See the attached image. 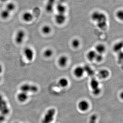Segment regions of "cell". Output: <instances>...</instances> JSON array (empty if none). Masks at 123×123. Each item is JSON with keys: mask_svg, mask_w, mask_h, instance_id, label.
Listing matches in <instances>:
<instances>
[{"mask_svg": "<svg viewBox=\"0 0 123 123\" xmlns=\"http://www.w3.org/2000/svg\"><path fill=\"white\" fill-rule=\"evenodd\" d=\"M56 113V111L55 108H49L44 113L42 119V123H52L55 119Z\"/></svg>", "mask_w": 123, "mask_h": 123, "instance_id": "obj_1", "label": "cell"}, {"mask_svg": "<svg viewBox=\"0 0 123 123\" xmlns=\"http://www.w3.org/2000/svg\"><path fill=\"white\" fill-rule=\"evenodd\" d=\"M10 112L8 103L2 95L0 94V112L4 115H7Z\"/></svg>", "mask_w": 123, "mask_h": 123, "instance_id": "obj_2", "label": "cell"}, {"mask_svg": "<svg viewBox=\"0 0 123 123\" xmlns=\"http://www.w3.org/2000/svg\"><path fill=\"white\" fill-rule=\"evenodd\" d=\"M20 91L29 94L35 93L38 91V88L35 85L29 84H25L20 86Z\"/></svg>", "mask_w": 123, "mask_h": 123, "instance_id": "obj_3", "label": "cell"}, {"mask_svg": "<svg viewBox=\"0 0 123 123\" xmlns=\"http://www.w3.org/2000/svg\"><path fill=\"white\" fill-rule=\"evenodd\" d=\"M91 20L97 23L106 21L107 17L105 13L98 11H94L91 15Z\"/></svg>", "mask_w": 123, "mask_h": 123, "instance_id": "obj_4", "label": "cell"}, {"mask_svg": "<svg viewBox=\"0 0 123 123\" xmlns=\"http://www.w3.org/2000/svg\"><path fill=\"white\" fill-rule=\"evenodd\" d=\"M23 53L24 56L28 61H32L34 58V51L30 47H27L24 49Z\"/></svg>", "mask_w": 123, "mask_h": 123, "instance_id": "obj_5", "label": "cell"}, {"mask_svg": "<svg viewBox=\"0 0 123 123\" xmlns=\"http://www.w3.org/2000/svg\"><path fill=\"white\" fill-rule=\"evenodd\" d=\"M25 37V33L24 30H20L16 33L15 41L18 44H21L23 42Z\"/></svg>", "mask_w": 123, "mask_h": 123, "instance_id": "obj_6", "label": "cell"}, {"mask_svg": "<svg viewBox=\"0 0 123 123\" xmlns=\"http://www.w3.org/2000/svg\"><path fill=\"white\" fill-rule=\"evenodd\" d=\"M77 106L78 109L80 111L85 112L88 111L89 108V104L86 100H82L78 102Z\"/></svg>", "mask_w": 123, "mask_h": 123, "instance_id": "obj_7", "label": "cell"}, {"mask_svg": "<svg viewBox=\"0 0 123 123\" xmlns=\"http://www.w3.org/2000/svg\"><path fill=\"white\" fill-rule=\"evenodd\" d=\"M17 98L20 103H24L29 99V94L26 92L20 91L17 94Z\"/></svg>", "mask_w": 123, "mask_h": 123, "instance_id": "obj_8", "label": "cell"}, {"mask_svg": "<svg viewBox=\"0 0 123 123\" xmlns=\"http://www.w3.org/2000/svg\"><path fill=\"white\" fill-rule=\"evenodd\" d=\"M67 17L64 14L57 13L55 15V22L58 25H61L64 24L66 22Z\"/></svg>", "mask_w": 123, "mask_h": 123, "instance_id": "obj_9", "label": "cell"}, {"mask_svg": "<svg viewBox=\"0 0 123 123\" xmlns=\"http://www.w3.org/2000/svg\"><path fill=\"white\" fill-rule=\"evenodd\" d=\"M34 18L33 14L29 11H26L23 14V20L26 22H30L32 21Z\"/></svg>", "mask_w": 123, "mask_h": 123, "instance_id": "obj_10", "label": "cell"}, {"mask_svg": "<svg viewBox=\"0 0 123 123\" xmlns=\"http://www.w3.org/2000/svg\"><path fill=\"white\" fill-rule=\"evenodd\" d=\"M85 72L84 68L81 66H78L75 68L74 71V75L77 78L82 77Z\"/></svg>", "mask_w": 123, "mask_h": 123, "instance_id": "obj_11", "label": "cell"}, {"mask_svg": "<svg viewBox=\"0 0 123 123\" xmlns=\"http://www.w3.org/2000/svg\"><path fill=\"white\" fill-rule=\"evenodd\" d=\"M56 8L57 13L65 14V13L67 11V7L63 3H59L56 6Z\"/></svg>", "mask_w": 123, "mask_h": 123, "instance_id": "obj_12", "label": "cell"}, {"mask_svg": "<svg viewBox=\"0 0 123 123\" xmlns=\"http://www.w3.org/2000/svg\"><path fill=\"white\" fill-rule=\"evenodd\" d=\"M68 59L67 56L65 55L62 56L58 60V64L61 67H64L66 66L68 63Z\"/></svg>", "mask_w": 123, "mask_h": 123, "instance_id": "obj_13", "label": "cell"}, {"mask_svg": "<svg viewBox=\"0 0 123 123\" xmlns=\"http://www.w3.org/2000/svg\"><path fill=\"white\" fill-rule=\"evenodd\" d=\"M110 74V72L107 69H101L98 72V77L102 79H106L109 77Z\"/></svg>", "mask_w": 123, "mask_h": 123, "instance_id": "obj_14", "label": "cell"}, {"mask_svg": "<svg viewBox=\"0 0 123 123\" xmlns=\"http://www.w3.org/2000/svg\"><path fill=\"white\" fill-rule=\"evenodd\" d=\"M106 51V47L103 44H98L95 47V51L97 53L103 54Z\"/></svg>", "mask_w": 123, "mask_h": 123, "instance_id": "obj_15", "label": "cell"}, {"mask_svg": "<svg viewBox=\"0 0 123 123\" xmlns=\"http://www.w3.org/2000/svg\"><path fill=\"white\" fill-rule=\"evenodd\" d=\"M97 54V52L95 51L91 50L89 51L86 55L87 59L90 61H93L94 60H95Z\"/></svg>", "mask_w": 123, "mask_h": 123, "instance_id": "obj_16", "label": "cell"}, {"mask_svg": "<svg viewBox=\"0 0 123 123\" xmlns=\"http://www.w3.org/2000/svg\"><path fill=\"white\" fill-rule=\"evenodd\" d=\"M10 15V12L5 9L2 10L0 12V17L3 20L8 19Z\"/></svg>", "mask_w": 123, "mask_h": 123, "instance_id": "obj_17", "label": "cell"}, {"mask_svg": "<svg viewBox=\"0 0 123 123\" xmlns=\"http://www.w3.org/2000/svg\"><path fill=\"white\" fill-rule=\"evenodd\" d=\"M90 85L92 90L100 88L99 83L97 79L93 78L91 79L90 82Z\"/></svg>", "mask_w": 123, "mask_h": 123, "instance_id": "obj_18", "label": "cell"}, {"mask_svg": "<svg viewBox=\"0 0 123 123\" xmlns=\"http://www.w3.org/2000/svg\"><path fill=\"white\" fill-rule=\"evenodd\" d=\"M68 80L65 78H62L59 79L58 81L59 85L62 88H65L68 86Z\"/></svg>", "mask_w": 123, "mask_h": 123, "instance_id": "obj_19", "label": "cell"}, {"mask_svg": "<svg viewBox=\"0 0 123 123\" xmlns=\"http://www.w3.org/2000/svg\"><path fill=\"white\" fill-rule=\"evenodd\" d=\"M16 5L13 2H9L7 3L5 9L10 12L14 11Z\"/></svg>", "mask_w": 123, "mask_h": 123, "instance_id": "obj_20", "label": "cell"}, {"mask_svg": "<svg viewBox=\"0 0 123 123\" xmlns=\"http://www.w3.org/2000/svg\"><path fill=\"white\" fill-rule=\"evenodd\" d=\"M123 47V42H119V43H117L116 44H115L114 46L113 47V50L115 52H120Z\"/></svg>", "mask_w": 123, "mask_h": 123, "instance_id": "obj_21", "label": "cell"}, {"mask_svg": "<svg viewBox=\"0 0 123 123\" xmlns=\"http://www.w3.org/2000/svg\"><path fill=\"white\" fill-rule=\"evenodd\" d=\"M42 31L44 34L48 35L50 33L51 28L49 25H44L42 28Z\"/></svg>", "mask_w": 123, "mask_h": 123, "instance_id": "obj_22", "label": "cell"}, {"mask_svg": "<svg viewBox=\"0 0 123 123\" xmlns=\"http://www.w3.org/2000/svg\"><path fill=\"white\" fill-rule=\"evenodd\" d=\"M53 51L51 49H47L44 51L43 55L46 58H49L52 56L53 55Z\"/></svg>", "mask_w": 123, "mask_h": 123, "instance_id": "obj_23", "label": "cell"}, {"mask_svg": "<svg viewBox=\"0 0 123 123\" xmlns=\"http://www.w3.org/2000/svg\"><path fill=\"white\" fill-rule=\"evenodd\" d=\"M83 68L85 72L87 73L89 76H92L94 75V72L89 66L88 65H85Z\"/></svg>", "mask_w": 123, "mask_h": 123, "instance_id": "obj_24", "label": "cell"}, {"mask_svg": "<svg viewBox=\"0 0 123 123\" xmlns=\"http://www.w3.org/2000/svg\"><path fill=\"white\" fill-rule=\"evenodd\" d=\"M116 16L118 20L123 21V11L122 9L118 10L116 13Z\"/></svg>", "mask_w": 123, "mask_h": 123, "instance_id": "obj_25", "label": "cell"}, {"mask_svg": "<svg viewBox=\"0 0 123 123\" xmlns=\"http://www.w3.org/2000/svg\"><path fill=\"white\" fill-rule=\"evenodd\" d=\"M97 26L99 29L104 30L105 29L107 26V22L102 21L97 23Z\"/></svg>", "mask_w": 123, "mask_h": 123, "instance_id": "obj_26", "label": "cell"}, {"mask_svg": "<svg viewBox=\"0 0 123 123\" xmlns=\"http://www.w3.org/2000/svg\"><path fill=\"white\" fill-rule=\"evenodd\" d=\"M80 44V41L77 39H74L72 41V45L74 48H77L79 47Z\"/></svg>", "mask_w": 123, "mask_h": 123, "instance_id": "obj_27", "label": "cell"}, {"mask_svg": "<svg viewBox=\"0 0 123 123\" xmlns=\"http://www.w3.org/2000/svg\"><path fill=\"white\" fill-rule=\"evenodd\" d=\"M97 118L98 117L96 115H92L90 118L89 123H97Z\"/></svg>", "mask_w": 123, "mask_h": 123, "instance_id": "obj_28", "label": "cell"}, {"mask_svg": "<svg viewBox=\"0 0 123 123\" xmlns=\"http://www.w3.org/2000/svg\"><path fill=\"white\" fill-rule=\"evenodd\" d=\"M103 57L102 54L97 53L95 57V60L97 62H101L103 60Z\"/></svg>", "mask_w": 123, "mask_h": 123, "instance_id": "obj_29", "label": "cell"}, {"mask_svg": "<svg viewBox=\"0 0 123 123\" xmlns=\"http://www.w3.org/2000/svg\"><path fill=\"white\" fill-rule=\"evenodd\" d=\"M5 116L4 115L0 114V123H4L5 121Z\"/></svg>", "mask_w": 123, "mask_h": 123, "instance_id": "obj_30", "label": "cell"}, {"mask_svg": "<svg viewBox=\"0 0 123 123\" xmlns=\"http://www.w3.org/2000/svg\"><path fill=\"white\" fill-rule=\"evenodd\" d=\"M3 67H2V65L0 64V74L2 73V72H3Z\"/></svg>", "mask_w": 123, "mask_h": 123, "instance_id": "obj_31", "label": "cell"}, {"mask_svg": "<svg viewBox=\"0 0 123 123\" xmlns=\"http://www.w3.org/2000/svg\"><path fill=\"white\" fill-rule=\"evenodd\" d=\"M8 0H0V1L2 2H6L8 1Z\"/></svg>", "mask_w": 123, "mask_h": 123, "instance_id": "obj_32", "label": "cell"}, {"mask_svg": "<svg viewBox=\"0 0 123 123\" xmlns=\"http://www.w3.org/2000/svg\"><path fill=\"white\" fill-rule=\"evenodd\" d=\"M1 77L0 76V82L1 80Z\"/></svg>", "mask_w": 123, "mask_h": 123, "instance_id": "obj_33", "label": "cell"}, {"mask_svg": "<svg viewBox=\"0 0 123 123\" xmlns=\"http://www.w3.org/2000/svg\"><path fill=\"white\" fill-rule=\"evenodd\" d=\"M19 123V122H15V123Z\"/></svg>", "mask_w": 123, "mask_h": 123, "instance_id": "obj_34", "label": "cell"}]
</instances>
